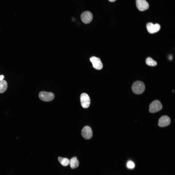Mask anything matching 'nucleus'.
I'll return each instance as SVG.
<instances>
[{
    "mask_svg": "<svg viewBox=\"0 0 175 175\" xmlns=\"http://www.w3.org/2000/svg\"><path fill=\"white\" fill-rule=\"evenodd\" d=\"M145 86L144 83L140 81H137L135 82L132 86L133 92L137 94H142L144 91Z\"/></svg>",
    "mask_w": 175,
    "mask_h": 175,
    "instance_id": "f257e3e1",
    "label": "nucleus"
},
{
    "mask_svg": "<svg viewBox=\"0 0 175 175\" xmlns=\"http://www.w3.org/2000/svg\"><path fill=\"white\" fill-rule=\"evenodd\" d=\"M39 97L41 100L46 102L51 101L54 99V96L52 92L42 91L40 92L39 95Z\"/></svg>",
    "mask_w": 175,
    "mask_h": 175,
    "instance_id": "f03ea898",
    "label": "nucleus"
},
{
    "mask_svg": "<svg viewBox=\"0 0 175 175\" xmlns=\"http://www.w3.org/2000/svg\"><path fill=\"white\" fill-rule=\"evenodd\" d=\"M162 108L161 103L159 100L153 101L149 106V111L151 113H155L161 110Z\"/></svg>",
    "mask_w": 175,
    "mask_h": 175,
    "instance_id": "7ed1b4c3",
    "label": "nucleus"
},
{
    "mask_svg": "<svg viewBox=\"0 0 175 175\" xmlns=\"http://www.w3.org/2000/svg\"><path fill=\"white\" fill-rule=\"evenodd\" d=\"M81 18L82 22L85 24H87L90 23L93 18L92 13L88 11L84 12L81 14Z\"/></svg>",
    "mask_w": 175,
    "mask_h": 175,
    "instance_id": "20e7f679",
    "label": "nucleus"
},
{
    "mask_svg": "<svg viewBox=\"0 0 175 175\" xmlns=\"http://www.w3.org/2000/svg\"><path fill=\"white\" fill-rule=\"evenodd\" d=\"M80 99L81 105L83 108H87L89 107L90 100L87 94L85 93H82L80 96Z\"/></svg>",
    "mask_w": 175,
    "mask_h": 175,
    "instance_id": "39448f33",
    "label": "nucleus"
},
{
    "mask_svg": "<svg viewBox=\"0 0 175 175\" xmlns=\"http://www.w3.org/2000/svg\"><path fill=\"white\" fill-rule=\"evenodd\" d=\"M90 61L92 64L93 67L95 69L100 70L102 68L103 65L99 58L92 56L90 58Z\"/></svg>",
    "mask_w": 175,
    "mask_h": 175,
    "instance_id": "423d86ee",
    "label": "nucleus"
},
{
    "mask_svg": "<svg viewBox=\"0 0 175 175\" xmlns=\"http://www.w3.org/2000/svg\"><path fill=\"white\" fill-rule=\"evenodd\" d=\"M136 4L138 9L143 11L148 9L149 5L146 0H136Z\"/></svg>",
    "mask_w": 175,
    "mask_h": 175,
    "instance_id": "0eeeda50",
    "label": "nucleus"
},
{
    "mask_svg": "<svg viewBox=\"0 0 175 175\" xmlns=\"http://www.w3.org/2000/svg\"><path fill=\"white\" fill-rule=\"evenodd\" d=\"M81 134L86 139H89L92 137L93 133L91 128L88 126L84 127L82 130Z\"/></svg>",
    "mask_w": 175,
    "mask_h": 175,
    "instance_id": "6e6552de",
    "label": "nucleus"
},
{
    "mask_svg": "<svg viewBox=\"0 0 175 175\" xmlns=\"http://www.w3.org/2000/svg\"><path fill=\"white\" fill-rule=\"evenodd\" d=\"M146 27L148 32L152 34L158 32L160 29V26L158 24H153L152 23H148Z\"/></svg>",
    "mask_w": 175,
    "mask_h": 175,
    "instance_id": "1a4fd4ad",
    "label": "nucleus"
},
{
    "mask_svg": "<svg viewBox=\"0 0 175 175\" xmlns=\"http://www.w3.org/2000/svg\"><path fill=\"white\" fill-rule=\"evenodd\" d=\"M171 122L170 119L168 116L164 115L162 116L159 119L158 125L161 127H166L169 125Z\"/></svg>",
    "mask_w": 175,
    "mask_h": 175,
    "instance_id": "9d476101",
    "label": "nucleus"
},
{
    "mask_svg": "<svg viewBox=\"0 0 175 175\" xmlns=\"http://www.w3.org/2000/svg\"><path fill=\"white\" fill-rule=\"evenodd\" d=\"M70 165L71 168L74 169L77 167L79 165V162L76 157L71 158L70 161Z\"/></svg>",
    "mask_w": 175,
    "mask_h": 175,
    "instance_id": "9b49d317",
    "label": "nucleus"
},
{
    "mask_svg": "<svg viewBox=\"0 0 175 175\" xmlns=\"http://www.w3.org/2000/svg\"><path fill=\"white\" fill-rule=\"evenodd\" d=\"M8 87L7 82L5 80H3L0 82V93L4 92L6 90Z\"/></svg>",
    "mask_w": 175,
    "mask_h": 175,
    "instance_id": "f8f14e48",
    "label": "nucleus"
},
{
    "mask_svg": "<svg viewBox=\"0 0 175 175\" xmlns=\"http://www.w3.org/2000/svg\"><path fill=\"white\" fill-rule=\"evenodd\" d=\"M58 160L60 163L63 166H67L70 163V160L67 158L59 157Z\"/></svg>",
    "mask_w": 175,
    "mask_h": 175,
    "instance_id": "ddd939ff",
    "label": "nucleus"
},
{
    "mask_svg": "<svg viewBox=\"0 0 175 175\" xmlns=\"http://www.w3.org/2000/svg\"><path fill=\"white\" fill-rule=\"evenodd\" d=\"M146 62L148 65L150 66H154L157 64V62L150 57H148L146 59Z\"/></svg>",
    "mask_w": 175,
    "mask_h": 175,
    "instance_id": "4468645a",
    "label": "nucleus"
},
{
    "mask_svg": "<svg viewBox=\"0 0 175 175\" xmlns=\"http://www.w3.org/2000/svg\"><path fill=\"white\" fill-rule=\"evenodd\" d=\"M126 166L128 168L132 169L134 167L135 165L133 162L131 161H130L127 162Z\"/></svg>",
    "mask_w": 175,
    "mask_h": 175,
    "instance_id": "2eb2a0df",
    "label": "nucleus"
},
{
    "mask_svg": "<svg viewBox=\"0 0 175 175\" xmlns=\"http://www.w3.org/2000/svg\"><path fill=\"white\" fill-rule=\"evenodd\" d=\"M4 76L3 75H0V81H1L3 80L4 78Z\"/></svg>",
    "mask_w": 175,
    "mask_h": 175,
    "instance_id": "dca6fc26",
    "label": "nucleus"
},
{
    "mask_svg": "<svg viewBox=\"0 0 175 175\" xmlns=\"http://www.w3.org/2000/svg\"><path fill=\"white\" fill-rule=\"evenodd\" d=\"M110 2H114L116 0H108Z\"/></svg>",
    "mask_w": 175,
    "mask_h": 175,
    "instance_id": "f3484780",
    "label": "nucleus"
},
{
    "mask_svg": "<svg viewBox=\"0 0 175 175\" xmlns=\"http://www.w3.org/2000/svg\"><path fill=\"white\" fill-rule=\"evenodd\" d=\"M169 60H171L172 59V56H171V55L169 56Z\"/></svg>",
    "mask_w": 175,
    "mask_h": 175,
    "instance_id": "a211bd4d",
    "label": "nucleus"
}]
</instances>
